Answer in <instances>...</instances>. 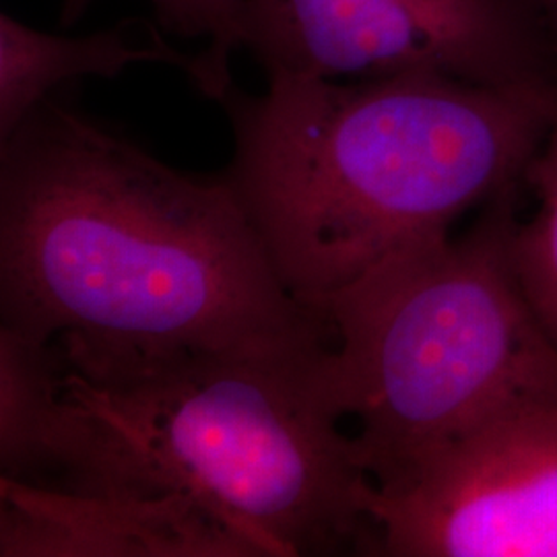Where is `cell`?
Wrapping results in <instances>:
<instances>
[{
  "instance_id": "9c48e42d",
  "label": "cell",
  "mask_w": 557,
  "mask_h": 557,
  "mask_svg": "<svg viewBox=\"0 0 557 557\" xmlns=\"http://www.w3.org/2000/svg\"><path fill=\"white\" fill-rule=\"evenodd\" d=\"M57 341L0 326V478L40 485L62 413Z\"/></svg>"
},
{
  "instance_id": "8992f818",
  "label": "cell",
  "mask_w": 557,
  "mask_h": 557,
  "mask_svg": "<svg viewBox=\"0 0 557 557\" xmlns=\"http://www.w3.org/2000/svg\"><path fill=\"white\" fill-rule=\"evenodd\" d=\"M372 554L557 557V393L504 405L374 485Z\"/></svg>"
},
{
  "instance_id": "277c9868",
  "label": "cell",
  "mask_w": 557,
  "mask_h": 557,
  "mask_svg": "<svg viewBox=\"0 0 557 557\" xmlns=\"http://www.w3.org/2000/svg\"><path fill=\"white\" fill-rule=\"evenodd\" d=\"M508 193L467 236L407 244L320 308L333 331L320 391L338 419L358 421L374 485L504 405L557 393V347L512 267Z\"/></svg>"
},
{
  "instance_id": "7a4b0ae2",
  "label": "cell",
  "mask_w": 557,
  "mask_h": 557,
  "mask_svg": "<svg viewBox=\"0 0 557 557\" xmlns=\"http://www.w3.org/2000/svg\"><path fill=\"white\" fill-rule=\"evenodd\" d=\"M220 103L234 133L223 176L287 292L319 314L379 260L527 178L557 124V91L442 73L269 77Z\"/></svg>"
},
{
  "instance_id": "4fadbf2b",
  "label": "cell",
  "mask_w": 557,
  "mask_h": 557,
  "mask_svg": "<svg viewBox=\"0 0 557 557\" xmlns=\"http://www.w3.org/2000/svg\"><path fill=\"white\" fill-rule=\"evenodd\" d=\"M545 11H547L549 23H552V27L557 34V0H545Z\"/></svg>"
},
{
  "instance_id": "ba28073f",
  "label": "cell",
  "mask_w": 557,
  "mask_h": 557,
  "mask_svg": "<svg viewBox=\"0 0 557 557\" xmlns=\"http://www.w3.org/2000/svg\"><path fill=\"white\" fill-rule=\"evenodd\" d=\"M160 62L199 77V54H184L156 23L120 21L89 36H60L36 29L9 13L0 15V143L62 83L81 77L112 79L133 64Z\"/></svg>"
},
{
  "instance_id": "8fae6325",
  "label": "cell",
  "mask_w": 557,
  "mask_h": 557,
  "mask_svg": "<svg viewBox=\"0 0 557 557\" xmlns=\"http://www.w3.org/2000/svg\"><path fill=\"white\" fill-rule=\"evenodd\" d=\"M156 23L184 40H202L195 87L221 101L232 89V54L239 50V15L244 0H149Z\"/></svg>"
},
{
  "instance_id": "5b68a950",
  "label": "cell",
  "mask_w": 557,
  "mask_h": 557,
  "mask_svg": "<svg viewBox=\"0 0 557 557\" xmlns=\"http://www.w3.org/2000/svg\"><path fill=\"white\" fill-rule=\"evenodd\" d=\"M239 48L269 77H448L557 91L535 0H244Z\"/></svg>"
},
{
  "instance_id": "30bf717a",
  "label": "cell",
  "mask_w": 557,
  "mask_h": 557,
  "mask_svg": "<svg viewBox=\"0 0 557 557\" xmlns=\"http://www.w3.org/2000/svg\"><path fill=\"white\" fill-rule=\"evenodd\" d=\"M527 180L537 190L539 211L529 223H515L510 257L522 296L557 347V124Z\"/></svg>"
},
{
  "instance_id": "3957f363",
  "label": "cell",
  "mask_w": 557,
  "mask_h": 557,
  "mask_svg": "<svg viewBox=\"0 0 557 557\" xmlns=\"http://www.w3.org/2000/svg\"><path fill=\"white\" fill-rule=\"evenodd\" d=\"M54 341L64 405L41 487L182 494L257 557L370 554L374 481L322 397L326 347L230 354Z\"/></svg>"
},
{
  "instance_id": "6da1fadb",
  "label": "cell",
  "mask_w": 557,
  "mask_h": 557,
  "mask_svg": "<svg viewBox=\"0 0 557 557\" xmlns=\"http://www.w3.org/2000/svg\"><path fill=\"white\" fill-rule=\"evenodd\" d=\"M0 310L32 337L149 351L333 341L225 176L184 174L54 94L0 143Z\"/></svg>"
},
{
  "instance_id": "52a82bcc",
  "label": "cell",
  "mask_w": 557,
  "mask_h": 557,
  "mask_svg": "<svg viewBox=\"0 0 557 557\" xmlns=\"http://www.w3.org/2000/svg\"><path fill=\"white\" fill-rule=\"evenodd\" d=\"M2 557H257L182 494H71L0 478Z\"/></svg>"
},
{
  "instance_id": "7c38bea8",
  "label": "cell",
  "mask_w": 557,
  "mask_h": 557,
  "mask_svg": "<svg viewBox=\"0 0 557 557\" xmlns=\"http://www.w3.org/2000/svg\"><path fill=\"white\" fill-rule=\"evenodd\" d=\"M94 0H64V7H62V13H60V20L62 25H73L81 20V15L89 9Z\"/></svg>"
}]
</instances>
